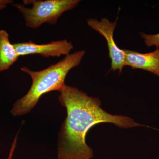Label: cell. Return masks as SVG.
Masks as SVG:
<instances>
[{
	"label": "cell",
	"mask_w": 159,
	"mask_h": 159,
	"mask_svg": "<svg viewBox=\"0 0 159 159\" xmlns=\"http://www.w3.org/2000/svg\"><path fill=\"white\" fill-rule=\"evenodd\" d=\"M59 92V102L66 109L67 116L59 133L58 159L92 158L93 150L86 143V135L97 124L108 122L124 128L141 125L128 117L108 113L100 107L98 98L76 88L65 84Z\"/></svg>",
	"instance_id": "6da1fadb"
},
{
	"label": "cell",
	"mask_w": 159,
	"mask_h": 159,
	"mask_svg": "<svg viewBox=\"0 0 159 159\" xmlns=\"http://www.w3.org/2000/svg\"><path fill=\"white\" fill-rule=\"evenodd\" d=\"M85 54L83 50L76 51L39 71L31 70L26 67L21 68L23 72L31 77L32 84L28 93L14 103L11 111L12 115L22 116L29 113L44 94L51 91H59L65 85V80L69 71L80 64Z\"/></svg>",
	"instance_id": "7a4b0ae2"
},
{
	"label": "cell",
	"mask_w": 159,
	"mask_h": 159,
	"mask_svg": "<svg viewBox=\"0 0 159 159\" xmlns=\"http://www.w3.org/2000/svg\"><path fill=\"white\" fill-rule=\"evenodd\" d=\"M15 4L22 14L26 25L36 29L44 24L54 25L63 13L78 6L80 0H25Z\"/></svg>",
	"instance_id": "3957f363"
},
{
	"label": "cell",
	"mask_w": 159,
	"mask_h": 159,
	"mask_svg": "<svg viewBox=\"0 0 159 159\" xmlns=\"http://www.w3.org/2000/svg\"><path fill=\"white\" fill-rule=\"evenodd\" d=\"M118 18L112 22L106 18L100 20L89 18L87 20L88 25L97 31L106 40L109 51V56L111 59V70L122 72L123 67L126 66L125 54L124 49L119 48L114 39V32L116 28Z\"/></svg>",
	"instance_id": "277c9868"
},
{
	"label": "cell",
	"mask_w": 159,
	"mask_h": 159,
	"mask_svg": "<svg viewBox=\"0 0 159 159\" xmlns=\"http://www.w3.org/2000/svg\"><path fill=\"white\" fill-rule=\"evenodd\" d=\"M18 55L20 56L39 54L44 57H60L70 54L74 48L72 43L66 39L54 41L47 44H38L32 41L14 44Z\"/></svg>",
	"instance_id": "5b68a950"
},
{
	"label": "cell",
	"mask_w": 159,
	"mask_h": 159,
	"mask_svg": "<svg viewBox=\"0 0 159 159\" xmlns=\"http://www.w3.org/2000/svg\"><path fill=\"white\" fill-rule=\"evenodd\" d=\"M126 66L148 71L159 77V49L148 53L124 49Z\"/></svg>",
	"instance_id": "8992f818"
},
{
	"label": "cell",
	"mask_w": 159,
	"mask_h": 159,
	"mask_svg": "<svg viewBox=\"0 0 159 159\" xmlns=\"http://www.w3.org/2000/svg\"><path fill=\"white\" fill-rule=\"evenodd\" d=\"M14 44L10 43L9 34L0 31V72L8 70L18 59Z\"/></svg>",
	"instance_id": "52a82bcc"
},
{
	"label": "cell",
	"mask_w": 159,
	"mask_h": 159,
	"mask_svg": "<svg viewBox=\"0 0 159 159\" xmlns=\"http://www.w3.org/2000/svg\"><path fill=\"white\" fill-rule=\"evenodd\" d=\"M141 37L144 39L145 44L148 47L156 46L157 49H159V33L156 34H147L140 33Z\"/></svg>",
	"instance_id": "ba28073f"
},
{
	"label": "cell",
	"mask_w": 159,
	"mask_h": 159,
	"mask_svg": "<svg viewBox=\"0 0 159 159\" xmlns=\"http://www.w3.org/2000/svg\"><path fill=\"white\" fill-rule=\"evenodd\" d=\"M13 1L10 0H0V9H3L6 8L7 4H11Z\"/></svg>",
	"instance_id": "9c48e42d"
},
{
	"label": "cell",
	"mask_w": 159,
	"mask_h": 159,
	"mask_svg": "<svg viewBox=\"0 0 159 159\" xmlns=\"http://www.w3.org/2000/svg\"><path fill=\"white\" fill-rule=\"evenodd\" d=\"M16 142L14 141L13 142V144H12V146H11V149H10V152L9 157H8V159H11L12 155H13V153L14 152L15 148L16 145Z\"/></svg>",
	"instance_id": "30bf717a"
}]
</instances>
